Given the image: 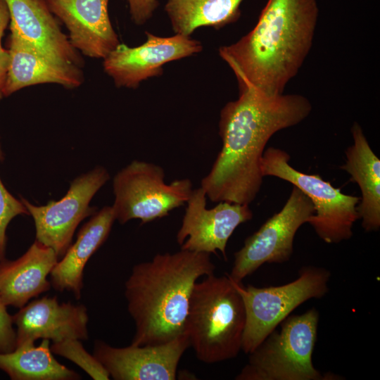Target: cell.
<instances>
[{"label":"cell","instance_id":"cb8c5ba5","mask_svg":"<svg viewBox=\"0 0 380 380\" xmlns=\"http://www.w3.org/2000/svg\"><path fill=\"white\" fill-rule=\"evenodd\" d=\"M3 158L0 141V160ZM22 215H29L28 210L21 200L6 189L0 178V261L5 259L7 227L13 218Z\"/></svg>","mask_w":380,"mask_h":380},{"label":"cell","instance_id":"484cf974","mask_svg":"<svg viewBox=\"0 0 380 380\" xmlns=\"http://www.w3.org/2000/svg\"><path fill=\"white\" fill-rule=\"evenodd\" d=\"M9 22L10 14L6 3L5 0H0V99L4 96L3 89L9 62L8 50L3 48L1 40Z\"/></svg>","mask_w":380,"mask_h":380},{"label":"cell","instance_id":"4fadbf2b","mask_svg":"<svg viewBox=\"0 0 380 380\" xmlns=\"http://www.w3.org/2000/svg\"><path fill=\"white\" fill-rule=\"evenodd\" d=\"M190 346L186 333L163 344L114 347L97 340L93 355L115 380H175Z\"/></svg>","mask_w":380,"mask_h":380},{"label":"cell","instance_id":"e0dca14e","mask_svg":"<svg viewBox=\"0 0 380 380\" xmlns=\"http://www.w3.org/2000/svg\"><path fill=\"white\" fill-rule=\"evenodd\" d=\"M55 251L35 240L14 260L0 261V298L8 306L21 308L49 291L47 277L58 260Z\"/></svg>","mask_w":380,"mask_h":380},{"label":"cell","instance_id":"5b68a950","mask_svg":"<svg viewBox=\"0 0 380 380\" xmlns=\"http://www.w3.org/2000/svg\"><path fill=\"white\" fill-rule=\"evenodd\" d=\"M319 312L311 308L289 315L252 352L236 380H333L338 376L322 374L312 363Z\"/></svg>","mask_w":380,"mask_h":380},{"label":"cell","instance_id":"7c38bea8","mask_svg":"<svg viewBox=\"0 0 380 380\" xmlns=\"http://www.w3.org/2000/svg\"><path fill=\"white\" fill-rule=\"evenodd\" d=\"M206 194L201 188L193 189L182 224L177 234L181 249L217 253L227 260V243L238 226L253 217L249 205L219 202L206 208Z\"/></svg>","mask_w":380,"mask_h":380},{"label":"cell","instance_id":"ac0fdd59","mask_svg":"<svg viewBox=\"0 0 380 380\" xmlns=\"http://www.w3.org/2000/svg\"><path fill=\"white\" fill-rule=\"evenodd\" d=\"M5 1L10 14V27L45 53L82 67V58L70 44L45 0Z\"/></svg>","mask_w":380,"mask_h":380},{"label":"cell","instance_id":"7402d4cb","mask_svg":"<svg viewBox=\"0 0 380 380\" xmlns=\"http://www.w3.org/2000/svg\"><path fill=\"white\" fill-rule=\"evenodd\" d=\"M243 0H167L165 11L175 34L190 37L195 30H216L236 22Z\"/></svg>","mask_w":380,"mask_h":380},{"label":"cell","instance_id":"9a60e30c","mask_svg":"<svg viewBox=\"0 0 380 380\" xmlns=\"http://www.w3.org/2000/svg\"><path fill=\"white\" fill-rule=\"evenodd\" d=\"M109 0H45L68 31L72 46L84 56L103 59L120 42L108 11Z\"/></svg>","mask_w":380,"mask_h":380},{"label":"cell","instance_id":"2e32d148","mask_svg":"<svg viewBox=\"0 0 380 380\" xmlns=\"http://www.w3.org/2000/svg\"><path fill=\"white\" fill-rule=\"evenodd\" d=\"M9 62L3 96L40 84H57L65 88L84 82L80 67L58 60L39 50L10 27Z\"/></svg>","mask_w":380,"mask_h":380},{"label":"cell","instance_id":"30bf717a","mask_svg":"<svg viewBox=\"0 0 380 380\" xmlns=\"http://www.w3.org/2000/svg\"><path fill=\"white\" fill-rule=\"evenodd\" d=\"M109 178L104 167L96 166L74 179L66 194L58 201L35 205L21 198L34 220L36 240L52 248L61 258L79 224L96 212V208L91 207L89 203Z\"/></svg>","mask_w":380,"mask_h":380},{"label":"cell","instance_id":"603a6c76","mask_svg":"<svg viewBox=\"0 0 380 380\" xmlns=\"http://www.w3.org/2000/svg\"><path fill=\"white\" fill-rule=\"evenodd\" d=\"M53 354L62 356L82 368L95 380H108L110 376L94 355L89 353L80 340L68 339L51 344Z\"/></svg>","mask_w":380,"mask_h":380},{"label":"cell","instance_id":"44dd1931","mask_svg":"<svg viewBox=\"0 0 380 380\" xmlns=\"http://www.w3.org/2000/svg\"><path fill=\"white\" fill-rule=\"evenodd\" d=\"M49 339L40 344L25 343L8 353H0V370L12 380H77L81 376L53 355Z\"/></svg>","mask_w":380,"mask_h":380},{"label":"cell","instance_id":"52a82bcc","mask_svg":"<svg viewBox=\"0 0 380 380\" xmlns=\"http://www.w3.org/2000/svg\"><path fill=\"white\" fill-rule=\"evenodd\" d=\"M289 160L290 156L285 151L267 148L260 163L263 177L272 176L285 180L311 200L315 213L308 223L323 241L338 243L350 239L353 226L359 219L357 205L360 197L342 193L319 175L296 170Z\"/></svg>","mask_w":380,"mask_h":380},{"label":"cell","instance_id":"9c48e42d","mask_svg":"<svg viewBox=\"0 0 380 380\" xmlns=\"http://www.w3.org/2000/svg\"><path fill=\"white\" fill-rule=\"evenodd\" d=\"M314 213L311 200L293 186L282 209L247 237L242 248L234 253L229 277L241 282L265 263L279 264L289 260L293 251L296 233L309 222Z\"/></svg>","mask_w":380,"mask_h":380},{"label":"cell","instance_id":"7a4b0ae2","mask_svg":"<svg viewBox=\"0 0 380 380\" xmlns=\"http://www.w3.org/2000/svg\"><path fill=\"white\" fill-rule=\"evenodd\" d=\"M317 0H267L255 27L236 42L219 48L239 84L274 96L284 94L311 49Z\"/></svg>","mask_w":380,"mask_h":380},{"label":"cell","instance_id":"ffe728a7","mask_svg":"<svg viewBox=\"0 0 380 380\" xmlns=\"http://www.w3.org/2000/svg\"><path fill=\"white\" fill-rule=\"evenodd\" d=\"M351 134L353 143L346 150V161L340 168L360 187L357 213L363 229L367 232H377L380 228V160L358 122H353Z\"/></svg>","mask_w":380,"mask_h":380},{"label":"cell","instance_id":"8fae6325","mask_svg":"<svg viewBox=\"0 0 380 380\" xmlns=\"http://www.w3.org/2000/svg\"><path fill=\"white\" fill-rule=\"evenodd\" d=\"M146 41L138 46L129 47L120 43L103 61L104 72L117 87L135 89L151 77L163 75L167 63L201 52L203 46L190 37L175 34L159 37L146 32Z\"/></svg>","mask_w":380,"mask_h":380},{"label":"cell","instance_id":"6da1fadb","mask_svg":"<svg viewBox=\"0 0 380 380\" xmlns=\"http://www.w3.org/2000/svg\"><path fill=\"white\" fill-rule=\"evenodd\" d=\"M239 88V98L221 110L222 148L201 187L213 202L249 205L262 184L260 163L267 143L304 120L312 104L301 94L270 96L248 84Z\"/></svg>","mask_w":380,"mask_h":380},{"label":"cell","instance_id":"277c9868","mask_svg":"<svg viewBox=\"0 0 380 380\" xmlns=\"http://www.w3.org/2000/svg\"><path fill=\"white\" fill-rule=\"evenodd\" d=\"M245 323L242 298L228 275L213 273L196 281L184 332L200 361L212 364L236 357L241 350Z\"/></svg>","mask_w":380,"mask_h":380},{"label":"cell","instance_id":"8992f818","mask_svg":"<svg viewBox=\"0 0 380 380\" xmlns=\"http://www.w3.org/2000/svg\"><path fill=\"white\" fill-rule=\"evenodd\" d=\"M330 277L325 268L305 266L296 279L281 286H245L231 279L245 308L241 350L250 353L297 307L308 300L324 297L329 291Z\"/></svg>","mask_w":380,"mask_h":380},{"label":"cell","instance_id":"d4e9b609","mask_svg":"<svg viewBox=\"0 0 380 380\" xmlns=\"http://www.w3.org/2000/svg\"><path fill=\"white\" fill-rule=\"evenodd\" d=\"M13 317L0 298V353H8L16 347V333Z\"/></svg>","mask_w":380,"mask_h":380},{"label":"cell","instance_id":"ba28073f","mask_svg":"<svg viewBox=\"0 0 380 380\" xmlns=\"http://www.w3.org/2000/svg\"><path fill=\"white\" fill-rule=\"evenodd\" d=\"M113 189L112 207L121 224L134 219L145 224L167 216L186 203L193 191L189 179L166 184L162 167L136 160L115 175Z\"/></svg>","mask_w":380,"mask_h":380},{"label":"cell","instance_id":"5bb4252c","mask_svg":"<svg viewBox=\"0 0 380 380\" xmlns=\"http://www.w3.org/2000/svg\"><path fill=\"white\" fill-rule=\"evenodd\" d=\"M16 347L38 339L58 343L89 338L87 309L84 305L58 301L56 296L34 299L13 315ZM15 347V348H16Z\"/></svg>","mask_w":380,"mask_h":380},{"label":"cell","instance_id":"3957f363","mask_svg":"<svg viewBox=\"0 0 380 380\" xmlns=\"http://www.w3.org/2000/svg\"><path fill=\"white\" fill-rule=\"evenodd\" d=\"M215 268L210 253L182 249L134 265L125 284L127 310L135 324L131 345L163 344L185 333L194 286Z\"/></svg>","mask_w":380,"mask_h":380},{"label":"cell","instance_id":"d6986e66","mask_svg":"<svg viewBox=\"0 0 380 380\" xmlns=\"http://www.w3.org/2000/svg\"><path fill=\"white\" fill-rule=\"evenodd\" d=\"M115 220L113 207L104 206L82 227L75 242L70 244L50 274L55 290L71 292L76 299H80L84 267L108 239Z\"/></svg>","mask_w":380,"mask_h":380},{"label":"cell","instance_id":"4316f807","mask_svg":"<svg viewBox=\"0 0 380 380\" xmlns=\"http://www.w3.org/2000/svg\"><path fill=\"white\" fill-rule=\"evenodd\" d=\"M132 20L137 25L146 23L159 5L158 0H125Z\"/></svg>","mask_w":380,"mask_h":380}]
</instances>
